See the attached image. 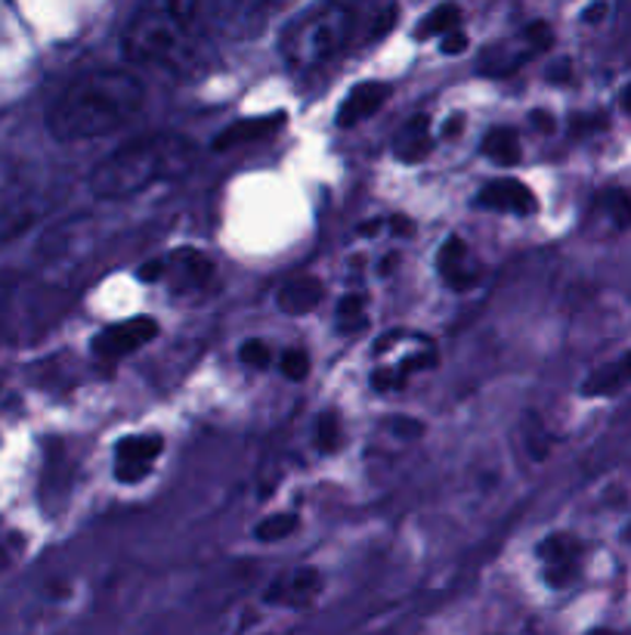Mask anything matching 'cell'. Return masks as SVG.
<instances>
[{"label":"cell","mask_w":631,"mask_h":635,"mask_svg":"<svg viewBox=\"0 0 631 635\" xmlns=\"http://www.w3.org/2000/svg\"><path fill=\"white\" fill-rule=\"evenodd\" d=\"M319 586H323L319 570H313V567H297V570H291V574H285V577H279V580L272 582L270 592H267L264 599L270 601V604L307 608L309 601L319 596Z\"/></svg>","instance_id":"9a60e30c"},{"label":"cell","mask_w":631,"mask_h":635,"mask_svg":"<svg viewBox=\"0 0 631 635\" xmlns=\"http://www.w3.org/2000/svg\"><path fill=\"white\" fill-rule=\"evenodd\" d=\"M325 286L316 276H294L282 289L276 291V308L285 316H307L323 304Z\"/></svg>","instance_id":"e0dca14e"},{"label":"cell","mask_w":631,"mask_h":635,"mask_svg":"<svg viewBox=\"0 0 631 635\" xmlns=\"http://www.w3.org/2000/svg\"><path fill=\"white\" fill-rule=\"evenodd\" d=\"M622 109L631 112V84H626V91H622Z\"/></svg>","instance_id":"f35d334b"},{"label":"cell","mask_w":631,"mask_h":635,"mask_svg":"<svg viewBox=\"0 0 631 635\" xmlns=\"http://www.w3.org/2000/svg\"><path fill=\"white\" fill-rule=\"evenodd\" d=\"M164 453V440L159 435H133L118 440L115 447V477L121 484H140L152 474L159 455Z\"/></svg>","instance_id":"9c48e42d"},{"label":"cell","mask_w":631,"mask_h":635,"mask_svg":"<svg viewBox=\"0 0 631 635\" xmlns=\"http://www.w3.org/2000/svg\"><path fill=\"white\" fill-rule=\"evenodd\" d=\"M619 363H622V369H626V376H629V381H631V350L622 357V360H619Z\"/></svg>","instance_id":"ab89813d"},{"label":"cell","mask_w":631,"mask_h":635,"mask_svg":"<svg viewBox=\"0 0 631 635\" xmlns=\"http://www.w3.org/2000/svg\"><path fill=\"white\" fill-rule=\"evenodd\" d=\"M394 431H402V435L416 437L424 431V425H421V422H416V418H397V422H394Z\"/></svg>","instance_id":"1f68e13d"},{"label":"cell","mask_w":631,"mask_h":635,"mask_svg":"<svg viewBox=\"0 0 631 635\" xmlns=\"http://www.w3.org/2000/svg\"><path fill=\"white\" fill-rule=\"evenodd\" d=\"M436 270L443 276V282L455 291H468L474 289L477 282H480V267L470 261L468 245H465V239L449 236L446 239V245L440 249L436 254Z\"/></svg>","instance_id":"7c38bea8"},{"label":"cell","mask_w":631,"mask_h":635,"mask_svg":"<svg viewBox=\"0 0 631 635\" xmlns=\"http://www.w3.org/2000/svg\"><path fill=\"white\" fill-rule=\"evenodd\" d=\"M458 22H461V7H458V3H452V0H446V3L433 7L431 13L421 19L416 37L418 41H431V37L449 35L452 28H458Z\"/></svg>","instance_id":"44dd1931"},{"label":"cell","mask_w":631,"mask_h":635,"mask_svg":"<svg viewBox=\"0 0 631 635\" xmlns=\"http://www.w3.org/2000/svg\"><path fill=\"white\" fill-rule=\"evenodd\" d=\"M69 295L25 273H0V342H28L62 320Z\"/></svg>","instance_id":"277c9868"},{"label":"cell","mask_w":631,"mask_h":635,"mask_svg":"<svg viewBox=\"0 0 631 635\" xmlns=\"http://www.w3.org/2000/svg\"><path fill=\"white\" fill-rule=\"evenodd\" d=\"M431 149H433L431 118H428V115H412L397 134V140H394L397 159L406 164L424 162V159L431 155Z\"/></svg>","instance_id":"d6986e66"},{"label":"cell","mask_w":631,"mask_h":635,"mask_svg":"<svg viewBox=\"0 0 631 635\" xmlns=\"http://www.w3.org/2000/svg\"><path fill=\"white\" fill-rule=\"evenodd\" d=\"M548 78H551V81H570V62H566V59L558 62V66H554V72L548 74Z\"/></svg>","instance_id":"d590c367"},{"label":"cell","mask_w":631,"mask_h":635,"mask_svg":"<svg viewBox=\"0 0 631 635\" xmlns=\"http://www.w3.org/2000/svg\"><path fill=\"white\" fill-rule=\"evenodd\" d=\"M622 384H629V376H626L622 363L616 360L614 366H604V369H597L595 376H588L582 384V394L585 397H610Z\"/></svg>","instance_id":"7402d4cb"},{"label":"cell","mask_w":631,"mask_h":635,"mask_svg":"<svg viewBox=\"0 0 631 635\" xmlns=\"http://www.w3.org/2000/svg\"><path fill=\"white\" fill-rule=\"evenodd\" d=\"M155 335H159V320L143 313V316H133V320H125V323H115V326L103 328L91 342V350L96 360L115 363V360H125L133 350L149 345Z\"/></svg>","instance_id":"ba28073f"},{"label":"cell","mask_w":631,"mask_h":635,"mask_svg":"<svg viewBox=\"0 0 631 635\" xmlns=\"http://www.w3.org/2000/svg\"><path fill=\"white\" fill-rule=\"evenodd\" d=\"M7 564H10V549H7V543L0 540V570H3Z\"/></svg>","instance_id":"74e56055"},{"label":"cell","mask_w":631,"mask_h":635,"mask_svg":"<svg viewBox=\"0 0 631 635\" xmlns=\"http://www.w3.org/2000/svg\"><path fill=\"white\" fill-rule=\"evenodd\" d=\"M600 208L607 211V218L614 220L616 230H629L631 227V196L622 189H610L600 196Z\"/></svg>","instance_id":"d4e9b609"},{"label":"cell","mask_w":631,"mask_h":635,"mask_svg":"<svg viewBox=\"0 0 631 635\" xmlns=\"http://www.w3.org/2000/svg\"><path fill=\"white\" fill-rule=\"evenodd\" d=\"M316 450L325 455L338 453L341 450V422L335 413H325L316 422Z\"/></svg>","instance_id":"484cf974"},{"label":"cell","mask_w":631,"mask_h":635,"mask_svg":"<svg viewBox=\"0 0 631 635\" xmlns=\"http://www.w3.org/2000/svg\"><path fill=\"white\" fill-rule=\"evenodd\" d=\"M164 279H171L174 289H205L214 279V261L199 249H177L164 257Z\"/></svg>","instance_id":"8fae6325"},{"label":"cell","mask_w":631,"mask_h":635,"mask_svg":"<svg viewBox=\"0 0 631 635\" xmlns=\"http://www.w3.org/2000/svg\"><path fill=\"white\" fill-rule=\"evenodd\" d=\"M145 106L143 81L127 69H103L72 81L59 93L47 127L59 143H81L118 134Z\"/></svg>","instance_id":"6da1fadb"},{"label":"cell","mask_w":631,"mask_h":635,"mask_svg":"<svg viewBox=\"0 0 631 635\" xmlns=\"http://www.w3.org/2000/svg\"><path fill=\"white\" fill-rule=\"evenodd\" d=\"M279 369H282V376L289 381H304L309 376V354L301 350V347H291V350L282 354Z\"/></svg>","instance_id":"4316f807"},{"label":"cell","mask_w":631,"mask_h":635,"mask_svg":"<svg viewBox=\"0 0 631 635\" xmlns=\"http://www.w3.org/2000/svg\"><path fill=\"white\" fill-rule=\"evenodd\" d=\"M551 41H554V35L545 22H529L521 35L492 44L487 54L480 56V72L489 78H507V74L521 72L529 59H536L551 47Z\"/></svg>","instance_id":"8992f818"},{"label":"cell","mask_w":631,"mask_h":635,"mask_svg":"<svg viewBox=\"0 0 631 635\" xmlns=\"http://www.w3.org/2000/svg\"><path fill=\"white\" fill-rule=\"evenodd\" d=\"M201 0H140L121 35L130 66L177 69L196 50Z\"/></svg>","instance_id":"3957f363"},{"label":"cell","mask_w":631,"mask_h":635,"mask_svg":"<svg viewBox=\"0 0 631 635\" xmlns=\"http://www.w3.org/2000/svg\"><path fill=\"white\" fill-rule=\"evenodd\" d=\"M285 0H201V16L230 37L257 35Z\"/></svg>","instance_id":"52a82bcc"},{"label":"cell","mask_w":631,"mask_h":635,"mask_svg":"<svg viewBox=\"0 0 631 635\" xmlns=\"http://www.w3.org/2000/svg\"><path fill=\"white\" fill-rule=\"evenodd\" d=\"M390 100V88L384 81H365V84H357L353 91L347 93V100L338 109V127H357L362 122H369L375 112H381V106Z\"/></svg>","instance_id":"5bb4252c"},{"label":"cell","mask_w":631,"mask_h":635,"mask_svg":"<svg viewBox=\"0 0 631 635\" xmlns=\"http://www.w3.org/2000/svg\"><path fill=\"white\" fill-rule=\"evenodd\" d=\"M47 211H50V201H44L40 196H22V199L3 205L0 208V249L25 236Z\"/></svg>","instance_id":"2e32d148"},{"label":"cell","mask_w":631,"mask_h":635,"mask_svg":"<svg viewBox=\"0 0 631 635\" xmlns=\"http://www.w3.org/2000/svg\"><path fill=\"white\" fill-rule=\"evenodd\" d=\"M369 326V316H365V298L362 295H347L338 304V328L341 332H362Z\"/></svg>","instance_id":"cb8c5ba5"},{"label":"cell","mask_w":631,"mask_h":635,"mask_svg":"<svg viewBox=\"0 0 631 635\" xmlns=\"http://www.w3.org/2000/svg\"><path fill=\"white\" fill-rule=\"evenodd\" d=\"M461 130H465V115H452L449 122H446V127H443V137H446V140H455Z\"/></svg>","instance_id":"d6a6232c"},{"label":"cell","mask_w":631,"mask_h":635,"mask_svg":"<svg viewBox=\"0 0 631 635\" xmlns=\"http://www.w3.org/2000/svg\"><path fill=\"white\" fill-rule=\"evenodd\" d=\"M480 149H483V155H489L502 168H514L521 162V140H517V130H511V127H492L483 137Z\"/></svg>","instance_id":"ffe728a7"},{"label":"cell","mask_w":631,"mask_h":635,"mask_svg":"<svg viewBox=\"0 0 631 635\" xmlns=\"http://www.w3.org/2000/svg\"><path fill=\"white\" fill-rule=\"evenodd\" d=\"M480 208H492V211H505L514 218H529L539 211V199L536 193L526 186L524 181H514V177H499V181H489L480 196H477Z\"/></svg>","instance_id":"30bf717a"},{"label":"cell","mask_w":631,"mask_h":635,"mask_svg":"<svg viewBox=\"0 0 631 635\" xmlns=\"http://www.w3.org/2000/svg\"><path fill=\"white\" fill-rule=\"evenodd\" d=\"M378 230H381V220H372V223H362V227H360L362 236H375Z\"/></svg>","instance_id":"8d00e7d4"},{"label":"cell","mask_w":631,"mask_h":635,"mask_svg":"<svg viewBox=\"0 0 631 635\" xmlns=\"http://www.w3.org/2000/svg\"><path fill=\"white\" fill-rule=\"evenodd\" d=\"M468 35L461 32V28H452L449 35H443L440 37V50L446 56H458V54H465L468 50Z\"/></svg>","instance_id":"f546056e"},{"label":"cell","mask_w":631,"mask_h":635,"mask_svg":"<svg viewBox=\"0 0 631 635\" xmlns=\"http://www.w3.org/2000/svg\"><path fill=\"white\" fill-rule=\"evenodd\" d=\"M285 125V115L282 112H276V115H267V118H242V122H235L226 130H220L214 137V149H233V146L242 143H257V140H264V137H270L276 134L279 127Z\"/></svg>","instance_id":"ac0fdd59"},{"label":"cell","mask_w":631,"mask_h":635,"mask_svg":"<svg viewBox=\"0 0 631 635\" xmlns=\"http://www.w3.org/2000/svg\"><path fill=\"white\" fill-rule=\"evenodd\" d=\"M196 162V146L180 134H145L108 152L91 171L96 199H130L155 183L183 177Z\"/></svg>","instance_id":"7a4b0ae2"},{"label":"cell","mask_w":631,"mask_h":635,"mask_svg":"<svg viewBox=\"0 0 631 635\" xmlns=\"http://www.w3.org/2000/svg\"><path fill=\"white\" fill-rule=\"evenodd\" d=\"M164 276V261H145L143 267H140V279L143 282H159Z\"/></svg>","instance_id":"4dcf8cb0"},{"label":"cell","mask_w":631,"mask_h":635,"mask_svg":"<svg viewBox=\"0 0 631 635\" xmlns=\"http://www.w3.org/2000/svg\"><path fill=\"white\" fill-rule=\"evenodd\" d=\"M604 16H607V3H604V0H597V3H592V7L585 10V22H600Z\"/></svg>","instance_id":"836d02e7"},{"label":"cell","mask_w":631,"mask_h":635,"mask_svg":"<svg viewBox=\"0 0 631 635\" xmlns=\"http://www.w3.org/2000/svg\"><path fill=\"white\" fill-rule=\"evenodd\" d=\"M579 552H582V545L573 536H566V533L548 536L539 545V558L545 562V580L558 589L573 580L579 570Z\"/></svg>","instance_id":"4fadbf2b"},{"label":"cell","mask_w":631,"mask_h":635,"mask_svg":"<svg viewBox=\"0 0 631 635\" xmlns=\"http://www.w3.org/2000/svg\"><path fill=\"white\" fill-rule=\"evenodd\" d=\"M357 16L341 0H323L282 35V59L289 69H319L341 54L353 35Z\"/></svg>","instance_id":"5b68a950"},{"label":"cell","mask_w":631,"mask_h":635,"mask_svg":"<svg viewBox=\"0 0 631 635\" xmlns=\"http://www.w3.org/2000/svg\"><path fill=\"white\" fill-rule=\"evenodd\" d=\"M402 384H406V376L399 372V366H384V369H375V376H372L375 391H399Z\"/></svg>","instance_id":"f1b7e54d"},{"label":"cell","mask_w":631,"mask_h":635,"mask_svg":"<svg viewBox=\"0 0 631 635\" xmlns=\"http://www.w3.org/2000/svg\"><path fill=\"white\" fill-rule=\"evenodd\" d=\"M533 125L541 127V130H548V134H551V130H554V118H551L548 112H533Z\"/></svg>","instance_id":"e575fe53"},{"label":"cell","mask_w":631,"mask_h":635,"mask_svg":"<svg viewBox=\"0 0 631 635\" xmlns=\"http://www.w3.org/2000/svg\"><path fill=\"white\" fill-rule=\"evenodd\" d=\"M238 357H242V363L245 366L267 369V366H270V345H267V342H260V338H252V342H245V345H242Z\"/></svg>","instance_id":"83f0119b"},{"label":"cell","mask_w":631,"mask_h":635,"mask_svg":"<svg viewBox=\"0 0 631 635\" xmlns=\"http://www.w3.org/2000/svg\"><path fill=\"white\" fill-rule=\"evenodd\" d=\"M297 530V515L294 511H279V515H270V518H264L260 524L254 527V536L260 540V543H279V540H285Z\"/></svg>","instance_id":"603a6c76"}]
</instances>
